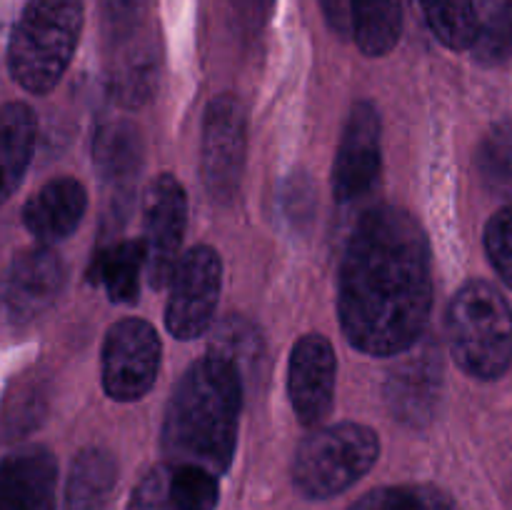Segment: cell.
<instances>
[{"label":"cell","mask_w":512,"mask_h":510,"mask_svg":"<svg viewBox=\"0 0 512 510\" xmlns=\"http://www.w3.org/2000/svg\"><path fill=\"white\" fill-rule=\"evenodd\" d=\"M433 308L430 243L403 208L375 205L355 223L338 283V313L350 345L400 355L418 343Z\"/></svg>","instance_id":"obj_1"},{"label":"cell","mask_w":512,"mask_h":510,"mask_svg":"<svg viewBox=\"0 0 512 510\" xmlns=\"http://www.w3.org/2000/svg\"><path fill=\"white\" fill-rule=\"evenodd\" d=\"M243 378L228 358L208 353L185 370L170 395L163 453L173 465H198L213 475L230 468L238 445Z\"/></svg>","instance_id":"obj_2"},{"label":"cell","mask_w":512,"mask_h":510,"mask_svg":"<svg viewBox=\"0 0 512 510\" xmlns=\"http://www.w3.org/2000/svg\"><path fill=\"white\" fill-rule=\"evenodd\" d=\"M83 30L80 0H30L8 48L10 73L20 88L48 93L63 78Z\"/></svg>","instance_id":"obj_3"},{"label":"cell","mask_w":512,"mask_h":510,"mask_svg":"<svg viewBox=\"0 0 512 510\" xmlns=\"http://www.w3.org/2000/svg\"><path fill=\"white\" fill-rule=\"evenodd\" d=\"M448 343L455 363L468 375L495 380L512 360V310L495 285L470 280L448 308Z\"/></svg>","instance_id":"obj_4"},{"label":"cell","mask_w":512,"mask_h":510,"mask_svg":"<svg viewBox=\"0 0 512 510\" xmlns=\"http://www.w3.org/2000/svg\"><path fill=\"white\" fill-rule=\"evenodd\" d=\"M378 455V433L368 425L338 423L318 428L295 453L293 483L305 498H333L358 483Z\"/></svg>","instance_id":"obj_5"},{"label":"cell","mask_w":512,"mask_h":510,"mask_svg":"<svg viewBox=\"0 0 512 510\" xmlns=\"http://www.w3.org/2000/svg\"><path fill=\"white\" fill-rule=\"evenodd\" d=\"M248 155V113L235 95H220L205 110L200 173L205 190L218 203H230L243 183Z\"/></svg>","instance_id":"obj_6"},{"label":"cell","mask_w":512,"mask_h":510,"mask_svg":"<svg viewBox=\"0 0 512 510\" xmlns=\"http://www.w3.org/2000/svg\"><path fill=\"white\" fill-rule=\"evenodd\" d=\"M220 285L223 263L213 248L198 245L180 255L170 273V295L165 305V325L175 338L193 340L210 328L218 308Z\"/></svg>","instance_id":"obj_7"},{"label":"cell","mask_w":512,"mask_h":510,"mask_svg":"<svg viewBox=\"0 0 512 510\" xmlns=\"http://www.w3.org/2000/svg\"><path fill=\"white\" fill-rule=\"evenodd\" d=\"M160 335L140 318H125L108 330L103 343V388L120 403L140 400L160 370Z\"/></svg>","instance_id":"obj_8"},{"label":"cell","mask_w":512,"mask_h":510,"mask_svg":"<svg viewBox=\"0 0 512 510\" xmlns=\"http://www.w3.org/2000/svg\"><path fill=\"white\" fill-rule=\"evenodd\" d=\"M188 223V195L173 175H158L143 198L145 275L153 288H163L178 263L180 243Z\"/></svg>","instance_id":"obj_9"},{"label":"cell","mask_w":512,"mask_h":510,"mask_svg":"<svg viewBox=\"0 0 512 510\" xmlns=\"http://www.w3.org/2000/svg\"><path fill=\"white\" fill-rule=\"evenodd\" d=\"M403 353L405 355L395 363L385 380V400L393 418L420 428L435 418L443 400V355L433 340L425 338H420Z\"/></svg>","instance_id":"obj_10"},{"label":"cell","mask_w":512,"mask_h":510,"mask_svg":"<svg viewBox=\"0 0 512 510\" xmlns=\"http://www.w3.org/2000/svg\"><path fill=\"white\" fill-rule=\"evenodd\" d=\"M65 265L48 245L23 250L0 275V315L23 325L43 315L65 288Z\"/></svg>","instance_id":"obj_11"},{"label":"cell","mask_w":512,"mask_h":510,"mask_svg":"<svg viewBox=\"0 0 512 510\" xmlns=\"http://www.w3.org/2000/svg\"><path fill=\"white\" fill-rule=\"evenodd\" d=\"M380 135L378 108L370 100H358L345 120L333 165V195L338 203H355L378 183L383 165Z\"/></svg>","instance_id":"obj_12"},{"label":"cell","mask_w":512,"mask_h":510,"mask_svg":"<svg viewBox=\"0 0 512 510\" xmlns=\"http://www.w3.org/2000/svg\"><path fill=\"white\" fill-rule=\"evenodd\" d=\"M338 360L330 340L308 333L295 343L290 355L288 393L295 415L303 425H318L328 418L335 398Z\"/></svg>","instance_id":"obj_13"},{"label":"cell","mask_w":512,"mask_h":510,"mask_svg":"<svg viewBox=\"0 0 512 510\" xmlns=\"http://www.w3.org/2000/svg\"><path fill=\"white\" fill-rule=\"evenodd\" d=\"M58 463L48 448L28 445L0 460V510H55Z\"/></svg>","instance_id":"obj_14"},{"label":"cell","mask_w":512,"mask_h":510,"mask_svg":"<svg viewBox=\"0 0 512 510\" xmlns=\"http://www.w3.org/2000/svg\"><path fill=\"white\" fill-rule=\"evenodd\" d=\"M88 208V193L75 178L45 183L23 208V223L43 245L65 240L78 230Z\"/></svg>","instance_id":"obj_15"},{"label":"cell","mask_w":512,"mask_h":510,"mask_svg":"<svg viewBox=\"0 0 512 510\" xmlns=\"http://www.w3.org/2000/svg\"><path fill=\"white\" fill-rule=\"evenodd\" d=\"M93 163L113 188H125L143 165V138L130 120H105L93 138Z\"/></svg>","instance_id":"obj_16"},{"label":"cell","mask_w":512,"mask_h":510,"mask_svg":"<svg viewBox=\"0 0 512 510\" xmlns=\"http://www.w3.org/2000/svg\"><path fill=\"white\" fill-rule=\"evenodd\" d=\"M35 115L25 103L0 105V205L18 190L33 158Z\"/></svg>","instance_id":"obj_17"},{"label":"cell","mask_w":512,"mask_h":510,"mask_svg":"<svg viewBox=\"0 0 512 510\" xmlns=\"http://www.w3.org/2000/svg\"><path fill=\"white\" fill-rule=\"evenodd\" d=\"M118 483V463L103 448L75 455L65 485V510H103Z\"/></svg>","instance_id":"obj_18"},{"label":"cell","mask_w":512,"mask_h":510,"mask_svg":"<svg viewBox=\"0 0 512 510\" xmlns=\"http://www.w3.org/2000/svg\"><path fill=\"white\" fill-rule=\"evenodd\" d=\"M143 270L145 255L140 240H120L95 255L90 280L103 285L113 303H135Z\"/></svg>","instance_id":"obj_19"},{"label":"cell","mask_w":512,"mask_h":510,"mask_svg":"<svg viewBox=\"0 0 512 510\" xmlns=\"http://www.w3.org/2000/svg\"><path fill=\"white\" fill-rule=\"evenodd\" d=\"M403 30L400 0H353L355 43L370 58L388 55L398 45Z\"/></svg>","instance_id":"obj_20"},{"label":"cell","mask_w":512,"mask_h":510,"mask_svg":"<svg viewBox=\"0 0 512 510\" xmlns=\"http://www.w3.org/2000/svg\"><path fill=\"white\" fill-rule=\"evenodd\" d=\"M473 53L483 65H500L512 55V0H475Z\"/></svg>","instance_id":"obj_21"},{"label":"cell","mask_w":512,"mask_h":510,"mask_svg":"<svg viewBox=\"0 0 512 510\" xmlns=\"http://www.w3.org/2000/svg\"><path fill=\"white\" fill-rule=\"evenodd\" d=\"M435 38L450 50H465L475 40V0H420Z\"/></svg>","instance_id":"obj_22"},{"label":"cell","mask_w":512,"mask_h":510,"mask_svg":"<svg viewBox=\"0 0 512 510\" xmlns=\"http://www.w3.org/2000/svg\"><path fill=\"white\" fill-rule=\"evenodd\" d=\"M478 173L485 188L500 198H512V120H503L478 148Z\"/></svg>","instance_id":"obj_23"},{"label":"cell","mask_w":512,"mask_h":510,"mask_svg":"<svg viewBox=\"0 0 512 510\" xmlns=\"http://www.w3.org/2000/svg\"><path fill=\"white\" fill-rule=\"evenodd\" d=\"M350 510H458L435 485H388L365 493Z\"/></svg>","instance_id":"obj_24"},{"label":"cell","mask_w":512,"mask_h":510,"mask_svg":"<svg viewBox=\"0 0 512 510\" xmlns=\"http://www.w3.org/2000/svg\"><path fill=\"white\" fill-rule=\"evenodd\" d=\"M170 468V490L178 500L180 510H215L220 498L218 475L198 468V465H173Z\"/></svg>","instance_id":"obj_25"},{"label":"cell","mask_w":512,"mask_h":510,"mask_svg":"<svg viewBox=\"0 0 512 510\" xmlns=\"http://www.w3.org/2000/svg\"><path fill=\"white\" fill-rule=\"evenodd\" d=\"M45 413V395L40 393L38 383H18L10 390L0 413V433L5 438H20L23 433L33 430Z\"/></svg>","instance_id":"obj_26"},{"label":"cell","mask_w":512,"mask_h":510,"mask_svg":"<svg viewBox=\"0 0 512 510\" xmlns=\"http://www.w3.org/2000/svg\"><path fill=\"white\" fill-rule=\"evenodd\" d=\"M210 353H218L223 358H228L238 368L240 378H243V370L258 368V358L263 355V348H260L258 333L248 323H243L238 318H230L220 325L218 343L213 340Z\"/></svg>","instance_id":"obj_27"},{"label":"cell","mask_w":512,"mask_h":510,"mask_svg":"<svg viewBox=\"0 0 512 510\" xmlns=\"http://www.w3.org/2000/svg\"><path fill=\"white\" fill-rule=\"evenodd\" d=\"M485 250H488V258L498 270L500 280L512 288V205H505L488 220Z\"/></svg>","instance_id":"obj_28"},{"label":"cell","mask_w":512,"mask_h":510,"mask_svg":"<svg viewBox=\"0 0 512 510\" xmlns=\"http://www.w3.org/2000/svg\"><path fill=\"white\" fill-rule=\"evenodd\" d=\"M128 510H180L178 500L170 490L168 465H158L148 475H143V480L135 485L133 495H130Z\"/></svg>","instance_id":"obj_29"},{"label":"cell","mask_w":512,"mask_h":510,"mask_svg":"<svg viewBox=\"0 0 512 510\" xmlns=\"http://www.w3.org/2000/svg\"><path fill=\"white\" fill-rule=\"evenodd\" d=\"M280 215L288 220V225L293 230L305 228L310 223L315 213V200H313V188H310L308 180L303 175H293L283 183L280 188Z\"/></svg>","instance_id":"obj_30"},{"label":"cell","mask_w":512,"mask_h":510,"mask_svg":"<svg viewBox=\"0 0 512 510\" xmlns=\"http://www.w3.org/2000/svg\"><path fill=\"white\" fill-rule=\"evenodd\" d=\"M273 5L275 0H233L235 18H238L240 30L248 35H258L270 20Z\"/></svg>","instance_id":"obj_31"},{"label":"cell","mask_w":512,"mask_h":510,"mask_svg":"<svg viewBox=\"0 0 512 510\" xmlns=\"http://www.w3.org/2000/svg\"><path fill=\"white\" fill-rule=\"evenodd\" d=\"M330 28L345 38L353 33V0H320Z\"/></svg>","instance_id":"obj_32"}]
</instances>
